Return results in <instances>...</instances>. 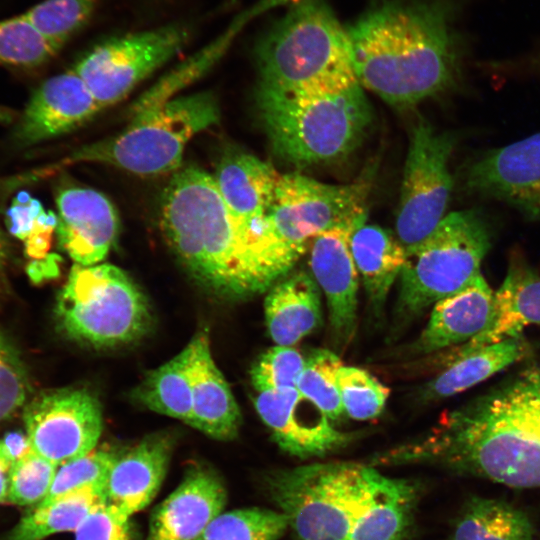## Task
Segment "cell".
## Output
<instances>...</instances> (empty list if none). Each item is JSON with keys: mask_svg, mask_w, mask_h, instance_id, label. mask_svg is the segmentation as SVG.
<instances>
[{"mask_svg": "<svg viewBox=\"0 0 540 540\" xmlns=\"http://www.w3.org/2000/svg\"><path fill=\"white\" fill-rule=\"evenodd\" d=\"M375 462L429 463L514 488L540 487V365L444 413L427 435Z\"/></svg>", "mask_w": 540, "mask_h": 540, "instance_id": "cell-1", "label": "cell"}, {"mask_svg": "<svg viewBox=\"0 0 540 540\" xmlns=\"http://www.w3.org/2000/svg\"><path fill=\"white\" fill-rule=\"evenodd\" d=\"M454 0H371L345 25L356 78L396 108L443 94L462 77Z\"/></svg>", "mask_w": 540, "mask_h": 540, "instance_id": "cell-2", "label": "cell"}, {"mask_svg": "<svg viewBox=\"0 0 540 540\" xmlns=\"http://www.w3.org/2000/svg\"><path fill=\"white\" fill-rule=\"evenodd\" d=\"M160 227L192 276L226 298L268 291L293 267L272 241L232 214L213 176L197 166L173 173L161 199Z\"/></svg>", "mask_w": 540, "mask_h": 540, "instance_id": "cell-3", "label": "cell"}, {"mask_svg": "<svg viewBox=\"0 0 540 540\" xmlns=\"http://www.w3.org/2000/svg\"><path fill=\"white\" fill-rule=\"evenodd\" d=\"M258 88L295 93L359 83L346 33L326 0H300L272 21L254 45Z\"/></svg>", "mask_w": 540, "mask_h": 540, "instance_id": "cell-4", "label": "cell"}, {"mask_svg": "<svg viewBox=\"0 0 540 540\" xmlns=\"http://www.w3.org/2000/svg\"><path fill=\"white\" fill-rule=\"evenodd\" d=\"M256 104L272 150L297 167L347 156L360 144L372 119L359 83L295 93L257 87Z\"/></svg>", "mask_w": 540, "mask_h": 540, "instance_id": "cell-5", "label": "cell"}, {"mask_svg": "<svg viewBox=\"0 0 540 540\" xmlns=\"http://www.w3.org/2000/svg\"><path fill=\"white\" fill-rule=\"evenodd\" d=\"M219 117L210 92L175 97L131 118L123 132L86 144L53 165L16 175L13 182L18 187L78 163L106 164L142 176L176 172L189 140Z\"/></svg>", "mask_w": 540, "mask_h": 540, "instance_id": "cell-6", "label": "cell"}, {"mask_svg": "<svg viewBox=\"0 0 540 540\" xmlns=\"http://www.w3.org/2000/svg\"><path fill=\"white\" fill-rule=\"evenodd\" d=\"M491 240L483 213L471 209L447 214L421 244L406 252L399 276L398 318L411 319L465 287L481 273Z\"/></svg>", "mask_w": 540, "mask_h": 540, "instance_id": "cell-7", "label": "cell"}, {"mask_svg": "<svg viewBox=\"0 0 540 540\" xmlns=\"http://www.w3.org/2000/svg\"><path fill=\"white\" fill-rule=\"evenodd\" d=\"M55 311L67 336L96 347L139 339L151 323L143 292L123 270L108 263L75 264Z\"/></svg>", "mask_w": 540, "mask_h": 540, "instance_id": "cell-8", "label": "cell"}, {"mask_svg": "<svg viewBox=\"0 0 540 540\" xmlns=\"http://www.w3.org/2000/svg\"><path fill=\"white\" fill-rule=\"evenodd\" d=\"M371 471L355 462L314 463L274 473L268 489L301 540H347Z\"/></svg>", "mask_w": 540, "mask_h": 540, "instance_id": "cell-9", "label": "cell"}, {"mask_svg": "<svg viewBox=\"0 0 540 540\" xmlns=\"http://www.w3.org/2000/svg\"><path fill=\"white\" fill-rule=\"evenodd\" d=\"M370 179L333 185L300 173L280 174L267 223L276 243L295 262L319 233L366 211Z\"/></svg>", "mask_w": 540, "mask_h": 540, "instance_id": "cell-10", "label": "cell"}, {"mask_svg": "<svg viewBox=\"0 0 540 540\" xmlns=\"http://www.w3.org/2000/svg\"><path fill=\"white\" fill-rule=\"evenodd\" d=\"M457 139L425 120L411 130L395 222L406 252L421 244L446 216L453 188L449 169Z\"/></svg>", "mask_w": 540, "mask_h": 540, "instance_id": "cell-11", "label": "cell"}, {"mask_svg": "<svg viewBox=\"0 0 540 540\" xmlns=\"http://www.w3.org/2000/svg\"><path fill=\"white\" fill-rule=\"evenodd\" d=\"M191 37V28L182 23L111 37L94 46L73 70L104 109L174 58Z\"/></svg>", "mask_w": 540, "mask_h": 540, "instance_id": "cell-12", "label": "cell"}, {"mask_svg": "<svg viewBox=\"0 0 540 540\" xmlns=\"http://www.w3.org/2000/svg\"><path fill=\"white\" fill-rule=\"evenodd\" d=\"M23 419L32 450L58 466L93 451L103 429L98 399L78 388L41 393Z\"/></svg>", "mask_w": 540, "mask_h": 540, "instance_id": "cell-13", "label": "cell"}, {"mask_svg": "<svg viewBox=\"0 0 540 540\" xmlns=\"http://www.w3.org/2000/svg\"><path fill=\"white\" fill-rule=\"evenodd\" d=\"M462 184L469 194L540 219V133L477 155L465 166Z\"/></svg>", "mask_w": 540, "mask_h": 540, "instance_id": "cell-14", "label": "cell"}, {"mask_svg": "<svg viewBox=\"0 0 540 540\" xmlns=\"http://www.w3.org/2000/svg\"><path fill=\"white\" fill-rule=\"evenodd\" d=\"M365 218L366 211L317 234L310 242V273L325 294L332 336L338 345L348 344L356 330L359 274L350 236Z\"/></svg>", "mask_w": 540, "mask_h": 540, "instance_id": "cell-15", "label": "cell"}, {"mask_svg": "<svg viewBox=\"0 0 540 540\" xmlns=\"http://www.w3.org/2000/svg\"><path fill=\"white\" fill-rule=\"evenodd\" d=\"M102 108L72 69L50 77L33 93L12 133L19 148L67 134L90 121Z\"/></svg>", "mask_w": 540, "mask_h": 540, "instance_id": "cell-16", "label": "cell"}, {"mask_svg": "<svg viewBox=\"0 0 540 540\" xmlns=\"http://www.w3.org/2000/svg\"><path fill=\"white\" fill-rule=\"evenodd\" d=\"M255 408L278 446L293 456H322L347 444L351 438L337 430L297 388L258 391Z\"/></svg>", "mask_w": 540, "mask_h": 540, "instance_id": "cell-17", "label": "cell"}, {"mask_svg": "<svg viewBox=\"0 0 540 540\" xmlns=\"http://www.w3.org/2000/svg\"><path fill=\"white\" fill-rule=\"evenodd\" d=\"M62 250L82 266L98 264L114 245L119 217L111 201L92 188L69 186L55 197Z\"/></svg>", "mask_w": 540, "mask_h": 540, "instance_id": "cell-18", "label": "cell"}, {"mask_svg": "<svg viewBox=\"0 0 540 540\" xmlns=\"http://www.w3.org/2000/svg\"><path fill=\"white\" fill-rule=\"evenodd\" d=\"M225 487L210 468L195 466L153 511L145 540H197L223 512Z\"/></svg>", "mask_w": 540, "mask_h": 540, "instance_id": "cell-19", "label": "cell"}, {"mask_svg": "<svg viewBox=\"0 0 540 540\" xmlns=\"http://www.w3.org/2000/svg\"><path fill=\"white\" fill-rule=\"evenodd\" d=\"M540 324V276L518 252L510 256L508 270L493 296L487 327L470 341L453 347L443 365L486 346L521 336L525 327Z\"/></svg>", "mask_w": 540, "mask_h": 540, "instance_id": "cell-20", "label": "cell"}, {"mask_svg": "<svg viewBox=\"0 0 540 540\" xmlns=\"http://www.w3.org/2000/svg\"><path fill=\"white\" fill-rule=\"evenodd\" d=\"M212 176L232 214L275 243L266 219L280 177L273 165L242 149L230 148L220 158Z\"/></svg>", "mask_w": 540, "mask_h": 540, "instance_id": "cell-21", "label": "cell"}, {"mask_svg": "<svg viewBox=\"0 0 540 540\" xmlns=\"http://www.w3.org/2000/svg\"><path fill=\"white\" fill-rule=\"evenodd\" d=\"M172 448L170 434L156 433L117 454L104 488L106 504L129 518L150 504L165 478Z\"/></svg>", "mask_w": 540, "mask_h": 540, "instance_id": "cell-22", "label": "cell"}, {"mask_svg": "<svg viewBox=\"0 0 540 540\" xmlns=\"http://www.w3.org/2000/svg\"><path fill=\"white\" fill-rule=\"evenodd\" d=\"M187 346L192 387L190 426L217 440L234 439L241 426V413L212 358L207 332L198 333Z\"/></svg>", "mask_w": 540, "mask_h": 540, "instance_id": "cell-23", "label": "cell"}, {"mask_svg": "<svg viewBox=\"0 0 540 540\" xmlns=\"http://www.w3.org/2000/svg\"><path fill=\"white\" fill-rule=\"evenodd\" d=\"M494 292L482 273L465 287L434 304L429 321L412 345L416 354H430L462 345L488 325Z\"/></svg>", "mask_w": 540, "mask_h": 540, "instance_id": "cell-24", "label": "cell"}, {"mask_svg": "<svg viewBox=\"0 0 540 540\" xmlns=\"http://www.w3.org/2000/svg\"><path fill=\"white\" fill-rule=\"evenodd\" d=\"M320 292L305 270L290 271L269 289L264 302L265 321L276 345L293 346L319 327Z\"/></svg>", "mask_w": 540, "mask_h": 540, "instance_id": "cell-25", "label": "cell"}, {"mask_svg": "<svg viewBox=\"0 0 540 540\" xmlns=\"http://www.w3.org/2000/svg\"><path fill=\"white\" fill-rule=\"evenodd\" d=\"M417 500L414 484L388 478L372 468L365 502L347 540H403Z\"/></svg>", "mask_w": 540, "mask_h": 540, "instance_id": "cell-26", "label": "cell"}, {"mask_svg": "<svg viewBox=\"0 0 540 540\" xmlns=\"http://www.w3.org/2000/svg\"><path fill=\"white\" fill-rule=\"evenodd\" d=\"M350 250L373 310L379 314L400 276L406 250L392 231L360 221L350 236Z\"/></svg>", "mask_w": 540, "mask_h": 540, "instance_id": "cell-27", "label": "cell"}, {"mask_svg": "<svg viewBox=\"0 0 540 540\" xmlns=\"http://www.w3.org/2000/svg\"><path fill=\"white\" fill-rule=\"evenodd\" d=\"M530 351L531 346L522 335L486 346L446 364L427 383L422 396L426 401L454 396L522 360Z\"/></svg>", "mask_w": 540, "mask_h": 540, "instance_id": "cell-28", "label": "cell"}, {"mask_svg": "<svg viewBox=\"0 0 540 540\" xmlns=\"http://www.w3.org/2000/svg\"><path fill=\"white\" fill-rule=\"evenodd\" d=\"M106 503L104 488L73 491L32 507L9 532L6 540H44L76 531L82 522Z\"/></svg>", "mask_w": 540, "mask_h": 540, "instance_id": "cell-29", "label": "cell"}, {"mask_svg": "<svg viewBox=\"0 0 540 540\" xmlns=\"http://www.w3.org/2000/svg\"><path fill=\"white\" fill-rule=\"evenodd\" d=\"M534 525L521 510L498 499L473 497L455 525L452 540H533Z\"/></svg>", "mask_w": 540, "mask_h": 540, "instance_id": "cell-30", "label": "cell"}, {"mask_svg": "<svg viewBox=\"0 0 540 540\" xmlns=\"http://www.w3.org/2000/svg\"><path fill=\"white\" fill-rule=\"evenodd\" d=\"M189 348L151 371L135 388L133 397L146 408L182 420H192V387Z\"/></svg>", "mask_w": 540, "mask_h": 540, "instance_id": "cell-31", "label": "cell"}, {"mask_svg": "<svg viewBox=\"0 0 540 540\" xmlns=\"http://www.w3.org/2000/svg\"><path fill=\"white\" fill-rule=\"evenodd\" d=\"M246 25L236 16L226 29L201 50L149 88L129 109L130 119L175 98V94L204 75L226 53Z\"/></svg>", "mask_w": 540, "mask_h": 540, "instance_id": "cell-32", "label": "cell"}, {"mask_svg": "<svg viewBox=\"0 0 540 540\" xmlns=\"http://www.w3.org/2000/svg\"><path fill=\"white\" fill-rule=\"evenodd\" d=\"M289 526L281 511L243 508L222 512L197 540H278Z\"/></svg>", "mask_w": 540, "mask_h": 540, "instance_id": "cell-33", "label": "cell"}, {"mask_svg": "<svg viewBox=\"0 0 540 540\" xmlns=\"http://www.w3.org/2000/svg\"><path fill=\"white\" fill-rule=\"evenodd\" d=\"M99 0H43L20 16L59 49L91 18Z\"/></svg>", "mask_w": 540, "mask_h": 540, "instance_id": "cell-34", "label": "cell"}, {"mask_svg": "<svg viewBox=\"0 0 540 540\" xmlns=\"http://www.w3.org/2000/svg\"><path fill=\"white\" fill-rule=\"evenodd\" d=\"M343 366L340 358L327 349H315L307 358L297 383V390L315 404L331 421L344 413L337 383Z\"/></svg>", "mask_w": 540, "mask_h": 540, "instance_id": "cell-35", "label": "cell"}, {"mask_svg": "<svg viewBox=\"0 0 540 540\" xmlns=\"http://www.w3.org/2000/svg\"><path fill=\"white\" fill-rule=\"evenodd\" d=\"M6 223L9 232L24 242L25 253L34 260L46 256L51 235L57 226V217L46 214L40 202L27 193L14 198L7 211Z\"/></svg>", "mask_w": 540, "mask_h": 540, "instance_id": "cell-36", "label": "cell"}, {"mask_svg": "<svg viewBox=\"0 0 540 540\" xmlns=\"http://www.w3.org/2000/svg\"><path fill=\"white\" fill-rule=\"evenodd\" d=\"M59 50L20 15L0 21V64L2 65L37 67L53 58Z\"/></svg>", "mask_w": 540, "mask_h": 540, "instance_id": "cell-37", "label": "cell"}, {"mask_svg": "<svg viewBox=\"0 0 540 540\" xmlns=\"http://www.w3.org/2000/svg\"><path fill=\"white\" fill-rule=\"evenodd\" d=\"M337 383L344 412L350 418L364 421L382 413L389 389L368 371L343 365L338 371Z\"/></svg>", "mask_w": 540, "mask_h": 540, "instance_id": "cell-38", "label": "cell"}, {"mask_svg": "<svg viewBox=\"0 0 540 540\" xmlns=\"http://www.w3.org/2000/svg\"><path fill=\"white\" fill-rule=\"evenodd\" d=\"M58 465L33 450L15 461L9 478L7 503L34 507L50 492Z\"/></svg>", "mask_w": 540, "mask_h": 540, "instance_id": "cell-39", "label": "cell"}, {"mask_svg": "<svg viewBox=\"0 0 540 540\" xmlns=\"http://www.w3.org/2000/svg\"><path fill=\"white\" fill-rule=\"evenodd\" d=\"M116 455L115 452L95 448L59 465L50 492L42 502L85 488H105Z\"/></svg>", "mask_w": 540, "mask_h": 540, "instance_id": "cell-40", "label": "cell"}, {"mask_svg": "<svg viewBox=\"0 0 540 540\" xmlns=\"http://www.w3.org/2000/svg\"><path fill=\"white\" fill-rule=\"evenodd\" d=\"M304 365L305 358L297 349L276 345L254 363L251 382L257 392L295 389Z\"/></svg>", "mask_w": 540, "mask_h": 540, "instance_id": "cell-41", "label": "cell"}, {"mask_svg": "<svg viewBox=\"0 0 540 540\" xmlns=\"http://www.w3.org/2000/svg\"><path fill=\"white\" fill-rule=\"evenodd\" d=\"M28 378L17 350L0 330V422L26 400Z\"/></svg>", "mask_w": 540, "mask_h": 540, "instance_id": "cell-42", "label": "cell"}, {"mask_svg": "<svg viewBox=\"0 0 540 540\" xmlns=\"http://www.w3.org/2000/svg\"><path fill=\"white\" fill-rule=\"evenodd\" d=\"M130 519L105 503L82 522L75 540H133Z\"/></svg>", "mask_w": 540, "mask_h": 540, "instance_id": "cell-43", "label": "cell"}, {"mask_svg": "<svg viewBox=\"0 0 540 540\" xmlns=\"http://www.w3.org/2000/svg\"><path fill=\"white\" fill-rule=\"evenodd\" d=\"M0 440L5 453L13 463L32 450L27 434L22 431L8 432Z\"/></svg>", "mask_w": 540, "mask_h": 540, "instance_id": "cell-44", "label": "cell"}, {"mask_svg": "<svg viewBox=\"0 0 540 540\" xmlns=\"http://www.w3.org/2000/svg\"><path fill=\"white\" fill-rule=\"evenodd\" d=\"M12 465L13 462L5 453L0 440V504L7 502Z\"/></svg>", "mask_w": 540, "mask_h": 540, "instance_id": "cell-45", "label": "cell"}, {"mask_svg": "<svg viewBox=\"0 0 540 540\" xmlns=\"http://www.w3.org/2000/svg\"><path fill=\"white\" fill-rule=\"evenodd\" d=\"M11 259V245L5 232L0 228V281L5 277Z\"/></svg>", "mask_w": 540, "mask_h": 540, "instance_id": "cell-46", "label": "cell"}, {"mask_svg": "<svg viewBox=\"0 0 540 540\" xmlns=\"http://www.w3.org/2000/svg\"><path fill=\"white\" fill-rule=\"evenodd\" d=\"M527 62V69L540 73V54L538 56L531 57L529 60H527Z\"/></svg>", "mask_w": 540, "mask_h": 540, "instance_id": "cell-47", "label": "cell"}]
</instances>
